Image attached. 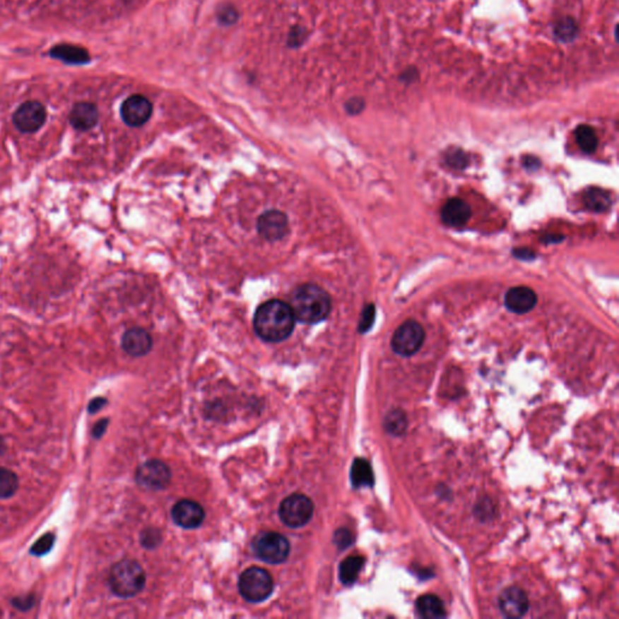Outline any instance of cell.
Returning <instances> with one entry per match:
<instances>
[{"instance_id":"ba28073f","label":"cell","mask_w":619,"mask_h":619,"mask_svg":"<svg viewBox=\"0 0 619 619\" xmlns=\"http://www.w3.org/2000/svg\"><path fill=\"white\" fill-rule=\"evenodd\" d=\"M13 122L18 131L33 134L47 122V109L37 101L25 102L13 114Z\"/></svg>"},{"instance_id":"7c38bea8","label":"cell","mask_w":619,"mask_h":619,"mask_svg":"<svg viewBox=\"0 0 619 619\" xmlns=\"http://www.w3.org/2000/svg\"><path fill=\"white\" fill-rule=\"evenodd\" d=\"M120 113L126 125L139 127L151 119L153 114V105L147 97L134 95L122 103Z\"/></svg>"},{"instance_id":"f546056e","label":"cell","mask_w":619,"mask_h":619,"mask_svg":"<svg viewBox=\"0 0 619 619\" xmlns=\"http://www.w3.org/2000/svg\"><path fill=\"white\" fill-rule=\"evenodd\" d=\"M495 508L493 501L489 498H483L474 508V514L481 520H490L494 518Z\"/></svg>"},{"instance_id":"8992f818","label":"cell","mask_w":619,"mask_h":619,"mask_svg":"<svg viewBox=\"0 0 619 619\" xmlns=\"http://www.w3.org/2000/svg\"><path fill=\"white\" fill-rule=\"evenodd\" d=\"M423 341L425 331L423 326L414 319H408L394 331L391 348L399 356L411 357L423 348Z\"/></svg>"},{"instance_id":"9a60e30c","label":"cell","mask_w":619,"mask_h":619,"mask_svg":"<svg viewBox=\"0 0 619 619\" xmlns=\"http://www.w3.org/2000/svg\"><path fill=\"white\" fill-rule=\"evenodd\" d=\"M440 216L445 225L450 228H462L472 217V209L467 202L457 197H452L445 202Z\"/></svg>"},{"instance_id":"d590c367","label":"cell","mask_w":619,"mask_h":619,"mask_svg":"<svg viewBox=\"0 0 619 619\" xmlns=\"http://www.w3.org/2000/svg\"><path fill=\"white\" fill-rule=\"evenodd\" d=\"M108 426V420H101L100 423H96V426L93 427V435L95 438H101L102 435H105V430Z\"/></svg>"},{"instance_id":"d4e9b609","label":"cell","mask_w":619,"mask_h":619,"mask_svg":"<svg viewBox=\"0 0 619 619\" xmlns=\"http://www.w3.org/2000/svg\"><path fill=\"white\" fill-rule=\"evenodd\" d=\"M18 478L8 468L0 467V500L10 498L18 490Z\"/></svg>"},{"instance_id":"ac0fdd59","label":"cell","mask_w":619,"mask_h":619,"mask_svg":"<svg viewBox=\"0 0 619 619\" xmlns=\"http://www.w3.org/2000/svg\"><path fill=\"white\" fill-rule=\"evenodd\" d=\"M49 54L52 59H59V61H62L67 64H73V66L88 64L91 61L88 50H85L84 47L71 45V44L56 45L51 49Z\"/></svg>"},{"instance_id":"44dd1931","label":"cell","mask_w":619,"mask_h":619,"mask_svg":"<svg viewBox=\"0 0 619 619\" xmlns=\"http://www.w3.org/2000/svg\"><path fill=\"white\" fill-rule=\"evenodd\" d=\"M408 423L406 411L399 408L391 409L384 418V428L392 437H402L408 430Z\"/></svg>"},{"instance_id":"8d00e7d4","label":"cell","mask_w":619,"mask_h":619,"mask_svg":"<svg viewBox=\"0 0 619 619\" xmlns=\"http://www.w3.org/2000/svg\"><path fill=\"white\" fill-rule=\"evenodd\" d=\"M514 254L517 258H520V259H532L533 258V253L530 251H527V249H519V251H514Z\"/></svg>"},{"instance_id":"4dcf8cb0","label":"cell","mask_w":619,"mask_h":619,"mask_svg":"<svg viewBox=\"0 0 619 619\" xmlns=\"http://www.w3.org/2000/svg\"><path fill=\"white\" fill-rule=\"evenodd\" d=\"M355 537L352 535V532L348 529L341 527L339 530H336L334 533V543L340 550L348 548L353 543Z\"/></svg>"},{"instance_id":"3957f363","label":"cell","mask_w":619,"mask_h":619,"mask_svg":"<svg viewBox=\"0 0 619 619\" xmlns=\"http://www.w3.org/2000/svg\"><path fill=\"white\" fill-rule=\"evenodd\" d=\"M146 586V572L137 561L122 560L109 573V586L120 598H132Z\"/></svg>"},{"instance_id":"cb8c5ba5","label":"cell","mask_w":619,"mask_h":619,"mask_svg":"<svg viewBox=\"0 0 619 619\" xmlns=\"http://www.w3.org/2000/svg\"><path fill=\"white\" fill-rule=\"evenodd\" d=\"M578 147L586 154H591L598 148L599 139L593 127L588 125H579L574 132Z\"/></svg>"},{"instance_id":"603a6c76","label":"cell","mask_w":619,"mask_h":619,"mask_svg":"<svg viewBox=\"0 0 619 619\" xmlns=\"http://www.w3.org/2000/svg\"><path fill=\"white\" fill-rule=\"evenodd\" d=\"M584 204L594 212H605L611 207V196L606 190L590 188L584 194Z\"/></svg>"},{"instance_id":"ffe728a7","label":"cell","mask_w":619,"mask_h":619,"mask_svg":"<svg viewBox=\"0 0 619 619\" xmlns=\"http://www.w3.org/2000/svg\"><path fill=\"white\" fill-rule=\"evenodd\" d=\"M351 483L352 486L356 489L374 485L375 478H374L372 464H369V461L362 457L353 461L351 467Z\"/></svg>"},{"instance_id":"1f68e13d","label":"cell","mask_w":619,"mask_h":619,"mask_svg":"<svg viewBox=\"0 0 619 619\" xmlns=\"http://www.w3.org/2000/svg\"><path fill=\"white\" fill-rule=\"evenodd\" d=\"M35 603V599L33 595H25L22 598H15L13 600V606L16 607L20 611H28Z\"/></svg>"},{"instance_id":"d6a6232c","label":"cell","mask_w":619,"mask_h":619,"mask_svg":"<svg viewBox=\"0 0 619 619\" xmlns=\"http://www.w3.org/2000/svg\"><path fill=\"white\" fill-rule=\"evenodd\" d=\"M447 161H448L449 165L452 167L464 168L466 166V163H467V158H466V155L462 151H455L448 155Z\"/></svg>"},{"instance_id":"2e32d148","label":"cell","mask_w":619,"mask_h":619,"mask_svg":"<svg viewBox=\"0 0 619 619\" xmlns=\"http://www.w3.org/2000/svg\"><path fill=\"white\" fill-rule=\"evenodd\" d=\"M124 351L132 357L146 356L153 348V339L142 328H132L126 331L122 340Z\"/></svg>"},{"instance_id":"52a82bcc","label":"cell","mask_w":619,"mask_h":619,"mask_svg":"<svg viewBox=\"0 0 619 619\" xmlns=\"http://www.w3.org/2000/svg\"><path fill=\"white\" fill-rule=\"evenodd\" d=\"M278 514L287 526L302 527L312 518L314 503L305 495H290L281 503Z\"/></svg>"},{"instance_id":"836d02e7","label":"cell","mask_w":619,"mask_h":619,"mask_svg":"<svg viewBox=\"0 0 619 619\" xmlns=\"http://www.w3.org/2000/svg\"><path fill=\"white\" fill-rule=\"evenodd\" d=\"M364 101L362 98H352L346 103V110L352 115L360 114L364 109Z\"/></svg>"},{"instance_id":"6da1fadb","label":"cell","mask_w":619,"mask_h":619,"mask_svg":"<svg viewBox=\"0 0 619 619\" xmlns=\"http://www.w3.org/2000/svg\"><path fill=\"white\" fill-rule=\"evenodd\" d=\"M295 321L289 304L272 299L257 309L253 324L260 339L268 343H281L293 333Z\"/></svg>"},{"instance_id":"5bb4252c","label":"cell","mask_w":619,"mask_h":619,"mask_svg":"<svg viewBox=\"0 0 619 619\" xmlns=\"http://www.w3.org/2000/svg\"><path fill=\"white\" fill-rule=\"evenodd\" d=\"M537 304V295L531 288L518 285L511 288L505 297V305L514 314H524L530 312Z\"/></svg>"},{"instance_id":"4316f807","label":"cell","mask_w":619,"mask_h":619,"mask_svg":"<svg viewBox=\"0 0 619 619\" xmlns=\"http://www.w3.org/2000/svg\"><path fill=\"white\" fill-rule=\"evenodd\" d=\"M54 540H56V537H54V533H51V532H47L45 535H42V537H40V538H39V540L30 547V554H32V555H35V557H42V555H45V554L50 552L52 547H54Z\"/></svg>"},{"instance_id":"e0dca14e","label":"cell","mask_w":619,"mask_h":619,"mask_svg":"<svg viewBox=\"0 0 619 619\" xmlns=\"http://www.w3.org/2000/svg\"><path fill=\"white\" fill-rule=\"evenodd\" d=\"M69 122L76 130H91L98 122V110L96 105L88 102H81L74 105L69 114Z\"/></svg>"},{"instance_id":"f1b7e54d","label":"cell","mask_w":619,"mask_h":619,"mask_svg":"<svg viewBox=\"0 0 619 619\" xmlns=\"http://www.w3.org/2000/svg\"><path fill=\"white\" fill-rule=\"evenodd\" d=\"M141 543L147 549H154L161 543V533L159 530L147 529L141 533Z\"/></svg>"},{"instance_id":"4fadbf2b","label":"cell","mask_w":619,"mask_h":619,"mask_svg":"<svg viewBox=\"0 0 619 619\" xmlns=\"http://www.w3.org/2000/svg\"><path fill=\"white\" fill-rule=\"evenodd\" d=\"M172 519L183 529H196L205 520V511L199 503L183 500L172 508Z\"/></svg>"},{"instance_id":"8fae6325","label":"cell","mask_w":619,"mask_h":619,"mask_svg":"<svg viewBox=\"0 0 619 619\" xmlns=\"http://www.w3.org/2000/svg\"><path fill=\"white\" fill-rule=\"evenodd\" d=\"M500 611L507 618H521L530 607L527 594L519 586H508L498 596Z\"/></svg>"},{"instance_id":"7402d4cb","label":"cell","mask_w":619,"mask_h":619,"mask_svg":"<svg viewBox=\"0 0 619 619\" xmlns=\"http://www.w3.org/2000/svg\"><path fill=\"white\" fill-rule=\"evenodd\" d=\"M364 565V558L352 555L345 559L339 566L340 581L345 586H351L360 576V570Z\"/></svg>"},{"instance_id":"277c9868","label":"cell","mask_w":619,"mask_h":619,"mask_svg":"<svg viewBox=\"0 0 619 619\" xmlns=\"http://www.w3.org/2000/svg\"><path fill=\"white\" fill-rule=\"evenodd\" d=\"M239 590L247 601L260 603L271 595L273 579L266 570L249 567L240 576Z\"/></svg>"},{"instance_id":"7a4b0ae2","label":"cell","mask_w":619,"mask_h":619,"mask_svg":"<svg viewBox=\"0 0 619 619\" xmlns=\"http://www.w3.org/2000/svg\"><path fill=\"white\" fill-rule=\"evenodd\" d=\"M289 306L299 322L317 324L331 314V299L319 285L306 283L295 288Z\"/></svg>"},{"instance_id":"e575fe53","label":"cell","mask_w":619,"mask_h":619,"mask_svg":"<svg viewBox=\"0 0 619 619\" xmlns=\"http://www.w3.org/2000/svg\"><path fill=\"white\" fill-rule=\"evenodd\" d=\"M107 404V399L105 398H95L93 399L90 404H88V413L90 414H96L98 411H101L102 408Z\"/></svg>"},{"instance_id":"9c48e42d","label":"cell","mask_w":619,"mask_h":619,"mask_svg":"<svg viewBox=\"0 0 619 619\" xmlns=\"http://www.w3.org/2000/svg\"><path fill=\"white\" fill-rule=\"evenodd\" d=\"M171 481V471L159 460L147 461L136 471L138 485L149 490H163Z\"/></svg>"},{"instance_id":"30bf717a","label":"cell","mask_w":619,"mask_h":619,"mask_svg":"<svg viewBox=\"0 0 619 619\" xmlns=\"http://www.w3.org/2000/svg\"><path fill=\"white\" fill-rule=\"evenodd\" d=\"M257 229L260 236L269 242L281 241L288 234V218L283 212L271 209L260 216L257 223Z\"/></svg>"},{"instance_id":"83f0119b","label":"cell","mask_w":619,"mask_h":619,"mask_svg":"<svg viewBox=\"0 0 619 619\" xmlns=\"http://www.w3.org/2000/svg\"><path fill=\"white\" fill-rule=\"evenodd\" d=\"M375 314H377V310L372 304H369L364 307L362 316H360V326H358L360 333L364 334L372 328L374 321H375Z\"/></svg>"},{"instance_id":"5b68a950","label":"cell","mask_w":619,"mask_h":619,"mask_svg":"<svg viewBox=\"0 0 619 619\" xmlns=\"http://www.w3.org/2000/svg\"><path fill=\"white\" fill-rule=\"evenodd\" d=\"M257 557L269 564H281L287 560L290 544L285 536L277 532H261L253 541Z\"/></svg>"},{"instance_id":"d6986e66","label":"cell","mask_w":619,"mask_h":619,"mask_svg":"<svg viewBox=\"0 0 619 619\" xmlns=\"http://www.w3.org/2000/svg\"><path fill=\"white\" fill-rule=\"evenodd\" d=\"M416 612L427 619L444 618L447 615L442 600L433 594L423 595L416 600Z\"/></svg>"},{"instance_id":"484cf974","label":"cell","mask_w":619,"mask_h":619,"mask_svg":"<svg viewBox=\"0 0 619 619\" xmlns=\"http://www.w3.org/2000/svg\"><path fill=\"white\" fill-rule=\"evenodd\" d=\"M554 34L561 42H571L577 37V23L572 18H564L554 27Z\"/></svg>"}]
</instances>
